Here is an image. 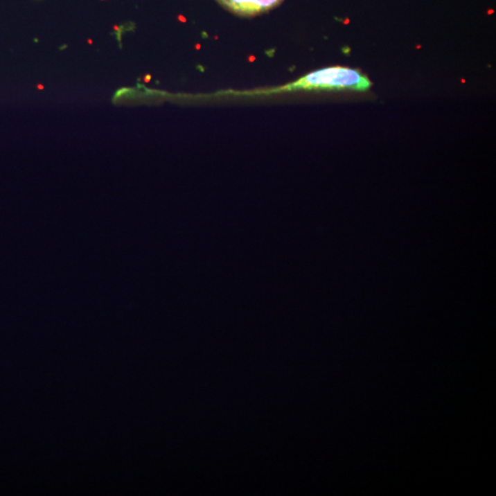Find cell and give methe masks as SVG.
I'll use <instances>...</instances> for the list:
<instances>
[{"mask_svg":"<svg viewBox=\"0 0 496 496\" xmlns=\"http://www.w3.org/2000/svg\"><path fill=\"white\" fill-rule=\"evenodd\" d=\"M248 60H249L250 62H254L256 60V57L254 55H251L250 57L248 58Z\"/></svg>","mask_w":496,"mask_h":496,"instance_id":"3","label":"cell"},{"mask_svg":"<svg viewBox=\"0 0 496 496\" xmlns=\"http://www.w3.org/2000/svg\"><path fill=\"white\" fill-rule=\"evenodd\" d=\"M372 83L367 76L359 70L334 67L318 70L295 82L275 89V92H292L298 90H353L364 92Z\"/></svg>","mask_w":496,"mask_h":496,"instance_id":"1","label":"cell"},{"mask_svg":"<svg viewBox=\"0 0 496 496\" xmlns=\"http://www.w3.org/2000/svg\"><path fill=\"white\" fill-rule=\"evenodd\" d=\"M146 78H145V82H148V81L150 80L151 77H150V76H148V77H146Z\"/></svg>","mask_w":496,"mask_h":496,"instance_id":"5","label":"cell"},{"mask_svg":"<svg viewBox=\"0 0 496 496\" xmlns=\"http://www.w3.org/2000/svg\"><path fill=\"white\" fill-rule=\"evenodd\" d=\"M253 16L267 12L272 8L281 4L284 0H246Z\"/></svg>","mask_w":496,"mask_h":496,"instance_id":"2","label":"cell"},{"mask_svg":"<svg viewBox=\"0 0 496 496\" xmlns=\"http://www.w3.org/2000/svg\"><path fill=\"white\" fill-rule=\"evenodd\" d=\"M196 49H198V50L201 49V45H200V44L196 45Z\"/></svg>","mask_w":496,"mask_h":496,"instance_id":"6","label":"cell"},{"mask_svg":"<svg viewBox=\"0 0 496 496\" xmlns=\"http://www.w3.org/2000/svg\"><path fill=\"white\" fill-rule=\"evenodd\" d=\"M39 89H44V87H42V86H39Z\"/></svg>","mask_w":496,"mask_h":496,"instance_id":"7","label":"cell"},{"mask_svg":"<svg viewBox=\"0 0 496 496\" xmlns=\"http://www.w3.org/2000/svg\"><path fill=\"white\" fill-rule=\"evenodd\" d=\"M179 21H183V22H185V21H186V19L184 18V17L179 16Z\"/></svg>","mask_w":496,"mask_h":496,"instance_id":"4","label":"cell"}]
</instances>
